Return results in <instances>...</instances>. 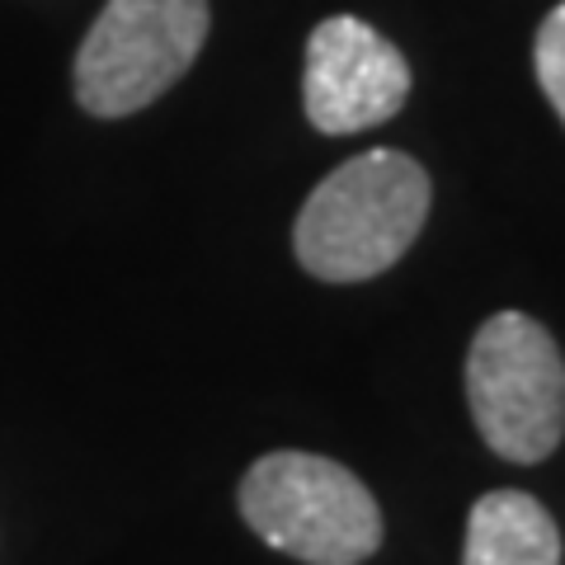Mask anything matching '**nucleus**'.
I'll list each match as a JSON object with an SVG mask.
<instances>
[{
	"label": "nucleus",
	"instance_id": "423d86ee",
	"mask_svg": "<svg viewBox=\"0 0 565 565\" xmlns=\"http://www.w3.org/2000/svg\"><path fill=\"white\" fill-rule=\"evenodd\" d=\"M462 565H561V527L527 490H490L471 504Z\"/></svg>",
	"mask_w": 565,
	"mask_h": 565
},
{
	"label": "nucleus",
	"instance_id": "0eeeda50",
	"mask_svg": "<svg viewBox=\"0 0 565 565\" xmlns=\"http://www.w3.org/2000/svg\"><path fill=\"white\" fill-rule=\"evenodd\" d=\"M533 71H537L542 95L552 99V109L565 122V0L533 33Z\"/></svg>",
	"mask_w": 565,
	"mask_h": 565
},
{
	"label": "nucleus",
	"instance_id": "f257e3e1",
	"mask_svg": "<svg viewBox=\"0 0 565 565\" xmlns=\"http://www.w3.org/2000/svg\"><path fill=\"white\" fill-rule=\"evenodd\" d=\"M434 189L415 156L377 147L330 170L297 212V264L321 282H367L411 250Z\"/></svg>",
	"mask_w": 565,
	"mask_h": 565
},
{
	"label": "nucleus",
	"instance_id": "7ed1b4c3",
	"mask_svg": "<svg viewBox=\"0 0 565 565\" xmlns=\"http://www.w3.org/2000/svg\"><path fill=\"white\" fill-rule=\"evenodd\" d=\"M207 24V0H104L71 62V95L90 118L141 114L189 76Z\"/></svg>",
	"mask_w": 565,
	"mask_h": 565
},
{
	"label": "nucleus",
	"instance_id": "20e7f679",
	"mask_svg": "<svg viewBox=\"0 0 565 565\" xmlns=\"http://www.w3.org/2000/svg\"><path fill=\"white\" fill-rule=\"evenodd\" d=\"M467 405L486 448L537 467L565 438V359L527 311H494L467 349Z\"/></svg>",
	"mask_w": 565,
	"mask_h": 565
},
{
	"label": "nucleus",
	"instance_id": "f03ea898",
	"mask_svg": "<svg viewBox=\"0 0 565 565\" xmlns=\"http://www.w3.org/2000/svg\"><path fill=\"white\" fill-rule=\"evenodd\" d=\"M241 519L302 565H363L382 546V509L359 476L321 452H264L241 476Z\"/></svg>",
	"mask_w": 565,
	"mask_h": 565
},
{
	"label": "nucleus",
	"instance_id": "39448f33",
	"mask_svg": "<svg viewBox=\"0 0 565 565\" xmlns=\"http://www.w3.org/2000/svg\"><path fill=\"white\" fill-rule=\"evenodd\" d=\"M411 99V62L353 14H330L307 39L302 109L316 132L349 137L396 118Z\"/></svg>",
	"mask_w": 565,
	"mask_h": 565
}]
</instances>
